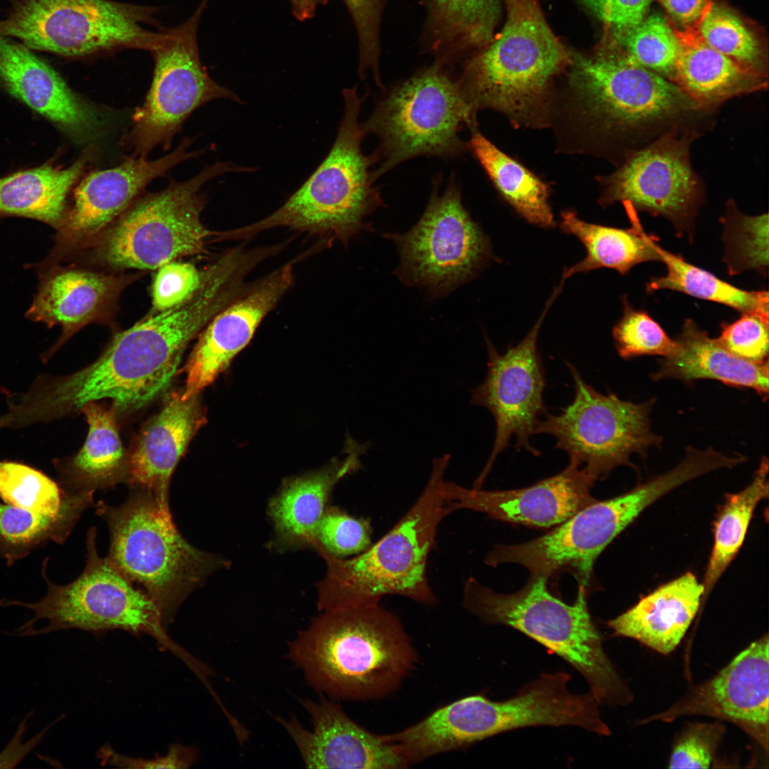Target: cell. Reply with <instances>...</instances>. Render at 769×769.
<instances>
[{
  "mask_svg": "<svg viewBox=\"0 0 769 769\" xmlns=\"http://www.w3.org/2000/svg\"><path fill=\"white\" fill-rule=\"evenodd\" d=\"M229 302L219 282L203 280L187 301L117 333L93 364L67 376L40 375L15 393V420L23 427L46 424L102 399L116 411L144 407L167 389L189 342Z\"/></svg>",
  "mask_w": 769,
  "mask_h": 769,
  "instance_id": "obj_1",
  "label": "cell"
},
{
  "mask_svg": "<svg viewBox=\"0 0 769 769\" xmlns=\"http://www.w3.org/2000/svg\"><path fill=\"white\" fill-rule=\"evenodd\" d=\"M321 612L288 644L286 654L320 695L381 699L414 669L417 650L392 612L377 605Z\"/></svg>",
  "mask_w": 769,
  "mask_h": 769,
  "instance_id": "obj_2",
  "label": "cell"
},
{
  "mask_svg": "<svg viewBox=\"0 0 769 769\" xmlns=\"http://www.w3.org/2000/svg\"><path fill=\"white\" fill-rule=\"evenodd\" d=\"M451 455L436 457L429 480L417 501L377 543L352 558L315 551L326 563L317 585L320 612L380 605L399 595L434 605L437 600L427 576L429 555L441 520L446 516L443 486Z\"/></svg>",
  "mask_w": 769,
  "mask_h": 769,
  "instance_id": "obj_3",
  "label": "cell"
},
{
  "mask_svg": "<svg viewBox=\"0 0 769 769\" xmlns=\"http://www.w3.org/2000/svg\"><path fill=\"white\" fill-rule=\"evenodd\" d=\"M342 93L344 114L323 161L278 209L258 221L221 232V240L246 239L286 227L347 246L362 231L373 230L365 219L384 202L374 184L375 156L365 155L361 148L365 132L358 117L363 98L356 87Z\"/></svg>",
  "mask_w": 769,
  "mask_h": 769,
  "instance_id": "obj_4",
  "label": "cell"
},
{
  "mask_svg": "<svg viewBox=\"0 0 769 769\" xmlns=\"http://www.w3.org/2000/svg\"><path fill=\"white\" fill-rule=\"evenodd\" d=\"M548 579L531 574L520 590L502 594L471 577L464 583L462 604L483 622L512 627L560 656L586 680L599 704L628 703L632 695L605 652L584 585L568 605L549 592Z\"/></svg>",
  "mask_w": 769,
  "mask_h": 769,
  "instance_id": "obj_5",
  "label": "cell"
},
{
  "mask_svg": "<svg viewBox=\"0 0 769 769\" xmlns=\"http://www.w3.org/2000/svg\"><path fill=\"white\" fill-rule=\"evenodd\" d=\"M95 507L110 532L107 558L156 603L166 627L191 592L209 575L230 565L221 556L187 542L170 510L150 491L133 488L122 504L99 501Z\"/></svg>",
  "mask_w": 769,
  "mask_h": 769,
  "instance_id": "obj_6",
  "label": "cell"
},
{
  "mask_svg": "<svg viewBox=\"0 0 769 769\" xmlns=\"http://www.w3.org/2000/svg\"><path fill=\"white\" fill-rule=\"evenodd\" d=\"M501 32L466 63L458 82L476 111L493 108L518 124L543 121L550 80L570 63L538 0H504Z\"/></svg>",
  "mask_w": 769,
  "mask_h": 769,
  "instance_id": "obj_7",
  "label": "cell"
},
{
  "mask_svg": "<svg viewBox=\"0 0 769 769\" xmlns=\"http://www.w3.org/2000/svg\"><path fill=\"white\" fill-rule=\"evenodd\" d=\"M96 538L97 528L91 527L85 540V566L75 580L64 585H55L44 573L47 592L38 602L4 600L1 602L4 606H19L33 612V617L14 632L16 635L25 637L42 620L46 624L34 630L31 636L69 629L95 634L121 629L136 635H150L161 649L170 650L189 667L194 666L197 659L167 635L156 603L120 572L107 557L99 555Z\"/></svg>",
  "mask_w": 769,
  "mask_h": 769,
  "instance_id": "obj_8",
  "label": "cell"
},
{
  "mask_svg": "<svg viewBox=\"0 0 769 769\" xmlns=\"http://www.w3.org/2000/svg\"><path fill=\"white\" fill-rule=\"evenodd\" d=\"M444 65L437 61L394 86L362 124L379 140L375 179L414 157L450 159L464 151L459 132L476 126V111Z\"/></svg>",
  "mask_w": 769,
  "mask_h": 769,
  "instance_id": "obj_9",
  "label": "cell"
},
{
  "mask_svg": "<svg viewBox=\"0 0 769 769\" xmlns=\"http://www.w3.org/2000/svg\"><path fill=\"white\" fill-rule=\"evenodd\" d=\"M256 170L218 161L187 180L170 182L165 189L135 200L104 234L96 250L98 258L115 269L154 270L204 253L216 232L201 219L205 203L202 187L228 173Z\"/></svg>",
  "mask_w": 769,
  "mask_h": 769,
  "instance_id": "obj_10",
  "label": "cell"
},
{
  "mask_svg": "<svg viewBox=\"0 0 769 769\" xmlns=\"http://www.w3.org/2000/svg\"><path fill=\"white\" fill-rule=\"evenodd\" d=\"M0 36L16 38L29 49L82 58L122 48L151 52L162 32L155 24L154 7L109 0H5Z\"/></svg>",
  "mask_w": 769,
  "mask_h": 769,
  "instance_id": "obj_11",
  "label": "cell"
},
{
  "mask_svg": "<svg viewBox=\"0 0 769 769\" xmlns=\"http://www.w3.org/2000/svg\"><path fill=\"white\" fill-rule=\"evenodd\" d=\"M569 66L580 110L604 134L639 133L701 110L674 83L605 38L592 56L570 51Z\"/></svg>",
  "mask_w": 769,
  "mask_h": 769,
  "instance_id": "obj_12",
  "label": "cell"
},
{
  "mask_svg": "<svg viewBox=\"0 0 769 769\" xmlns=\"http://www.w3.org/2000/svg\"><path fill=\"white\" fill-rule=\"evenodd\" d=\"M207 1L179 26L161 29L162 36L150 52L155 61L151 86L122 140L132 157L147 158L157 146L168 150L187 118L206 103L226 99L244 103L213 80L201 62L197 33Z\"/></svg>",
  "mask_w": 769,
  "mask_h": 769,
  "instance_id": "obj_13",
  "label": "cell"
},
{
  "mask_svg": "<svg viewBox=\"0 0 769 769\" xmlns=\"http://www.w3.org/2000/svg\"><path fill=\"white\" fill-rule=\"evenodd\" d=\"M575 385L572 402L558 415L540 419L535 434L556 439L555 448L565 451L595 481L620 466L634 467L630 456H646L659 447L662 438L654 433L650 414L654 399L642 403L622 400L616 394L596 391L567 362Z\"/></svg>",
  "mask_w": 769,
  "mask_h": 769,
  "instance_id": "obj_14",
  "label": "cell"
},
{
  "mask_svg": "<svg viewBox=\"0 0 769 769\" xmlns=\"http://www.w3.org/2000/svg\"><path fill=\"white\" fill-rule=\"evenodd\" d=\"M439 177L424 212L403 234L384 236L397 247L395 274L405 285L444 296L471 279L491 254L490 243L464 208L461 190L452 177L439 194Z\"/></svg>",
  "mask_w": 769,
  "mask_h": 769,
  "instance_id": "obj_15",
  "label": "cell"
},
{
  "mask_svg": "<svg viewBox=\"0 0 769 769\" xmlns=\"http://www.w3.org/2000/svg\"><path fill=\"white\" fill-rule=\"evenodd\" d=\"M667 491L665 481L656 477L620 496L595 500L540 537L520 544L495 546L486 555L485 563L493 567L518 564L531 574L548 577L571 567L584 585L602 550Z\"/></svg>",
  "mask_w": 769,
  "mask_h": 769,
  "instance_id": "obj_16",
  "label": "cell"
},
{
  "mask_svg": "<svg viewBox=\"0 0 769 769\" xmlns=\"http://www.w3.org/2000/svg\"><path fill=\"white\" fill-rule=\"evenodd\" d=\"M557 293L550 298L542 315L527 335L501 355L486 339L488 372L484 381L471 391V403L486 407L496 423V435L489 458L475 482L479 488L499 454L515 436L516 447H523L534 456L540 453L531 446L530 438L547 412L543 402L545 379L537 348L543 318Z\"/></svg>",
  "mask_w": 769,
  "mask_h": 769,
  "instance_id": "obj_17",
  "label": "cell"
},
{
  "mask_svg": "<svg viewBox=\"0 0 769 769\" xmlns=\"http://www.w3.org/2000/svg\"><path fill=\"white\" fill-rule=\"evenodd\" d=\"M689 141L666 133L633 152L615 172L605 178L603 205L627 202L671 221L676 232L690 233L700 202V185L689 154Z\"/></svg>",
  "mask_w": 769,
  "mask_h": 769,
  "instance_id": "obj_18",
  "label": "cell"
},
{
  "mask_svg": "<svg viewBox=\"0 0 769 769\" xmlns=\"http://www.w3.org/2000/svg\"><path fill=\"white\" fill-rule=\"evenodd\" d=\"M191 144V139L185 137L173 151L157 159L131 156L117 167L85 175L75 186L73 203L56 229L54 247L41 263H56L74 247L115 221L150 182L203 153L189 150Z\"/></svg>",
  "mask_w": 769,
  "mask_h": 769,
  "instance_id": "obj_19",
  "label": "cell"
},
{
  "mask_svg": "<svg viewBox=\"0 0 769 769\" xmlns=\"http://www.w3.org/2000/svg\"><path fill=\"white\" fill-rule=\"evenodd\" d=\"M704 715L732 723L767 753L769 723V638L752 642L711 679L691 689L666 711L647 718L671 722Z\"/></svg>",
  "mask_w": 769,
  "mask_h": 769,
  "instance_id": "obj_20",
  "label": "cell"
},
{
  "mask_svg": "<svg viewBox=\"0 0 769 769\" xmlns=\"http://www.w3.org/2000/svg\"><path fill=\"white\" fill-rule=\"evenodd\" d=\"M293 281V263L290 262L249 285L210 320L185 365L184 399L198 395L227 368Z\"/></svg>",
  "mask_w": 769,
  "mask_h": 769,
  "instance_id": "obj_21",
  "label": "cell"
},
{
  "mask_svg": "<svg viewBox=\"0 0 769 769\" xmlns=\"http://www.w3.org/2000/svg\"><path fill=\"white\" fill-rule=\"evenodd\" d=\"M595 481L579 464L571 461L559 474L518 489L467 488L445 480V514L469 509L496 520L548 528L595 501L590 494Z\"/></svg>",
  "mask_w": 769,
  "mask_h": 769,
  "instance_id": "obj_22",
  "label": "cell"
},
{
  "mask_svg": "<svg viewBox=\"0 0 769 769\" xmlns=\"http://www.w3.org/2000/svg\"><path fill=\"white\" fill-rule=\"evenodd\" d=\"M313 728L291 716H274L295 743L308 768L402 769L409 766L386 735H377L351 719L340 706L323 695L300 700Z\"/></svg>",
  "mask_w": 769,
  "mask_h": 769,
  "instance_id": "obj_23",
  "label": "cell"
},
{
  "mask_svg": "<svg viewBox=\"0 0 769 769\" xmlns=\"http://www.w3.org/2000/svg\"><path fill=\"white\" fill-rule=\"evenodd\" d=\"M0 83L78 144L93 145L106 131L108 119L100 108L75 93L32 50L1 36Z\"/></svg>",
  "mask_w": 769,
  "mask_h": 769,
  "instance_id": "obj_24",
  "label": "cell"
},
{
  "mask_svg": "<svg viewBox=\"0 0 769 769\" xmlns=\"http://www.w3.org/2000/svg\"><path fill=\"white\" fill-rule=\"evenodd\" d=\"M370 447L347 438L342 459L326 466L284 480L268 505L274 535L269 547L278 552L315 550L316 532L337 483L362 468L361 455Z\"/></svg>",
  "mask_w": 769,
  "mask_h": 769,
  "instance_id": "obj_25",
  "label": "cell"
},
{
  "mask_svg": "<svg viewBox=\"0 0 769 769\" xmlns=\"http://www.w3.org/2000/svg\"><path fill=\"white\" fill-rule=\"evenodd\" d=\"M206 416L198 395L184 399L174 392L162 410L140 432L128 457L129 484L150 491L165 509L169 508L172 474Z\"/></svg>",
  "mask_w": 769,
  "mask_h": 769,
  "instance_id": "obj_26",
  "label": "cell"
},
{
  "mask_svg": "<svg viewBox=\"0 0 769 769\" xmlns=\"http://www.w3.org/2000/svg\"><path fill=\"white\" fill-rule=\"evenodd\" d=\"M34 269L39 283L26 316L49 328L59 325L63 333L41 355L46 363L75 332L108 306L120 285L114 276L57 263Z\"/></svg>",
  "mask_w": 769,
  "mask_h": 769,
  "instance_id": "obj_27",
  "label": "cell"
},
{
  "mask_svg": "<svg viewBox=\"0 0 769 769\" xmlns=\"http://www.w3.org/2000/svg\"><path fill=\"white\" fill-rule=\"evenodd\" d=\"M703 594V583L689 572L643 597L607 625L617 636L636 639L668 654L686 634Z\"/></svg>",
  "mask_w": 769,
  "mask_h": 769,
  "instance_id": "obj_28",
  "label": "cell"
},
{
  "mask_svg": "<svg viewBox=\"0 0 769 769\" xmlns=\"http://www.w3.org/2000/svg\"><path fill=\"white\" fill-rule=\"evenodd\" d=\"M674 30L680 50L671 82L701 109L767 88L768 77L711 47L694 27Z\"/></svg>",
  "mask_w": 769,
  "mask_h": 769,
  "instance_id": "obj_29",
  "label": "cell"
},
{
  "mask_svg": "<svg viewBox=\"0 0 769 769\" xmlns=\"http://www.w3.org/2000/svg\"><path fill=\"white\" fill-rule=\"evenodd\" d=\"M676 341L677 350L661 360L657 371L651 375L653 380L711 379L753 389L763 400L768 399V360L753 362L738 357L691 319L685 320Z\"/></svg>",
  "mask_w": 769,
  "mask_h": 769,
  "instance_id": "obj_30",
  "label": "cell"
},
{
  "mask_svg": "<svg viewBox=\"0 0 769 769\" xmlns=\"http://www.w3.org/2000/svg\"><path fill=\"white\" fill-rule=\"evenodd\" d=\"M88 424L86 440L80 451L66 460L54 461L63 490L70 493H94L129 484L128 458L119 436L116 409L90 402L80 410Z\"/></svg>",
  "mask_w": 769,
  "mask_h": 769,
  "instance_id": "obj_31",
  "label": "cell"
},
{
  "mask_svg": "<svg viewBox=\"0 0 769 769\" xmlns=\"http://www.w3.org/2000/svg\"><path fill=\"white\" fill-rule=\"evenodd\" d=\"M98 154L92 145L66 168L43 165L0 179V217L29 218L56 229L68 208V194Z\"/></svg>",
  "mask_w": 769,
  "mask_h": 769,
  "instance_id": "obj_32",
  "label": "cell"
},
{
  "mask_svg": "<svg viewBox=\"0 0 769 769\" xmlns=\"http://www.w3.org/2000/svg\"><path fill=\"white\" fill-rule=\"evenodd\" d=\"M624 206L632 224L627 229L586 222L572 211L561 213V230L576 236L587 252L581 261L565 270L563 280L600 268H612L625 274L639 263L660 261L645 236L637 211L629 204Z\"/></svg>",
  "mask_w": 769,
  "mask_h": 769,
  "instance_id": "obj_33",
  "label": "cell"
},
{
  "mask_svg": "<svg viewBox=\"0 0 769 769\" xmlns=\"http://www.w3.org/2000/svg\"><path fill=\"white\" fill-rule=\"evenodd\" d=\"M427 44L444 63L493 38L501 0H428Z\"/></svg>",
  "mask_w": 769,
  "mask_h": 769,
  "instance_id": "obj_34",
  "label": "cell"
},
{
  "mask_svg": "<svg viewBox=\"0 0 769 769\" xmlns=\"http://www.w3.org/2000/svg\"><path fill=\"white\" fill-rule=\"evenodd\" d=\"M466 144L496 189L528 222L543 228L555 225L548 203V185L497 148L476 129Z\"/></svg>",
  "mask_w": 769,
  "mask_h": 769,
  "instance_id": "obj_35",
  "label": "cell"
},
{
  "mask_svg": "<svg viewBox=\"0 0 769 769\" xmlns=\"http://www.w3.org/2000/svg\"><path fill=\"white\" fill-rule=\"evenodd\" d=\"M649 243L666 268V273L647 285L648 292L667 289L729 306L741 313L755 314L769 320L767 291H746L728 283L711 273L686 261L681 256L659 246L654 237L644 232Z\"/></svg>",
  "mask_w": 769,
  "mask_h": 769,
  "instance_id": "obj_36",
  "label": "cell"
},
{
  "mask_svg": "<svg viewBox=\"0 0 769 769\" xmlns=\"http://www.w3.org/2000/svg\"><path fill=\"white\" fill-rule=\"evenodd\" d=\"M0 498L7 504L53 518L78 520L93 503V493H69L26 464L0 460Z\"/></svg>",
  "mask_w": 769,
  "mask_h": 769,
  "instance_id": "obj_37",
  "label": "cell"
},
{
  "mask_svg": "<svg viewBox=\"0 0 769 769\" xmlns=\"http://www.w3.org/2000/svg\"><path fill=\"white\" fill-rule=\"evenodd\" d=\"M768 461L763 457L751 483L729 494L720 508L713 525V545L704 576L703 600L736 557L745 540L757 505L768 496Z\"/></svg>",
  "mask_w": 769,
  "mask_h": 769,
  "instance_id": "obj_38",
  "label": "cell"
},
{
  "mask_svg": "<svg viewBox=\"0 0 769 769\" xmlns=\"http://www.w3.org/2000/svg\"><path fill=\"white\" fill-rule=\"evenodd\" d=\"M78 520L53 518L0 503V558L8 565L52 540L63 543Z\"/></svg>",
  "mask_w": 769,
  "mask_h": 769,
  "instance_id": "obj_39",
  "label": "cell"
},
{
  "mask_svg": "<svg viewBox=\"0 0 769 769\" xmlns=\"http://www.w3.org/2000/svg\"><path fill=\"white\" fill-rule=\"evenodd\" d=\"M603 34L637 63L671 81L680 46L674 27L661 15L652 14L627 30L604 29Z\"/></svg>",
  "mask_w": 769,
  "mask_h": 769,
  "instance_id": "obj_40",
  "label": "cell"
},
{
  "mask_svg": "<svg viewBox=\"0 0 769 769\" xmlns=\"http://www.w3.org/2000/svg\"><path fill=\"white\" fill-rule=\"evenodd\" d=\"M694 28L711 47L745 68L768 77L759 40L728 8L712 1Z\"/></svg>",
  "mask_w": 769,
  "mask_h": 769,
  "instance_id": "obj_41",
  "label": "cell"
},
{
  "mask_svg": "<svg viewBox=\"0 0 769 769\" xmlns=\"http://www.w3.org/2000/svg\"><path fill=\"white\" fill-rule=\"evenodd\" d=\"M723 261L731 275L753 269L765 273L768 266V215L746 216L730 202L722 218Z\"/></svg>",
  "mask_w": 769,
  "mask_h": 769,
  "instance_id": "obj_42",
  "label": "cell"
},
{
  "mask_svg": "<svg viewBox=\"0 0 769 769\" xmlns=\"http://www.w3.org/2000/svg\"><path fill=\"white\" fill-rule=\"evenodd\" d=\"M621 319L612 335L619 355L629 360L642 355L666 357L676 352L678 344L646 312L634 309L624 297Z\"/></svg>",
  "mask_w": 769,
  "mask_h": 769,
  "instance_id": "obj_43",
  "label": "cell"
},
{
  "mask_svg": "<svg viewBox=\"0 0 769 769\" xmlns=\"http://www.w3.org/2000/svg\"><path fill=\"white\" fill-rule=\"evenodd\" d=\"M372 545L370 520L351 516L336 506H329L316 532L315 550L321 548L330 555L345 558L358 555Z\"/></svg>",
  "mask_w": 769,
  "mask_h": 769,
  "instance_id": "obj_44",
  "label": "cell"
},
{
  "mask_svg": "<svg viewBox=\"0 0 769 769\" xmlns=\"http://www.w3.org/2000/svg\"><path fill=\"white\" fill-rule=\"evenodd\" d=\"M769 320L744 313L731 323H723L716 341L733 355L753 362L768 360Z\"/></svg>",
  "mask_w": 769,
  "mask_h": 769,
  "instance_id": "obj_45",
  "label": "cell"
},
{
  "mask_svg": "<svg viewBox=\"0 0 769 769\" xmlns=\"http://www.w3.org/2000/svg\"><path fill=\"white\" fill-rule=\"evenodd\" d=\"M355 25L359 39V73L369 71L380 88L379 29L384 0H343Z\"/></svg>",
  "mask_w": 769,
  "mask_h": 769,
  "instance_id": "obj_46",
  "label": "cell"
},
{
  "mask_svg": "<svg viewBox=\"0 0 769 769\" xmlns=\"http://www.w3.org/2000/svg\"><path fill=\"white\" fill-rule=\"evenodd\" d=\"M719 723L690 724L672 748L669 768H708L724 733Z\"/></svg>",
  "mask_w": 769,
  "mask_h": 769,
  "instance_id": "obj_47",
  "label": "cell"
},
{
  "mask_svg": "<svg viewBox=\"0 0 769 769\" xmlns=\"http://www.w3.org/2000/svg\"><path fill=\"white\" fill-rule=\"evenodd\" d=\"M152 285V305L160 312L189 300L199 288L203 271L190 263L174 261L157 268Z\"/></svg>",
  "mask_w": 769,
  "mask_h": 769,
  "instance_id": "obj_48",
  "label": "cell"
},
{
  "mask_svg": "<svg viewBox=\"0 0 769 769\" xmlns=\"http://www.w3.org/2000/svg\"><path fill=\"white\" fill-rule=\"evenodd\" d=\"M652 0H576L590 15L600 21L604 29L624 31L638 25L644 19Z\"/></svg>",
  "mask_w": 769,
  "mask_h": 769,
  "instance_id": "obj_49",
  "label": "cell"
},
{
  "mask_svg": "<svg viewBox=\"0 0 769 769\" xmlns=\"http://www.w3.org/2000/svg\"><path fill=\"white\" fill-rule=\"evenodd\" d=\"M97 755L102 764L119 768L185 769L195 763L198 752L192 746L174 744L171 746L165 755L153 759H142L120 754L110 746H104L98 750Z\"/></svg>",
  "mask_w": 769,
  "mask_h": 769,
  "instance_id": "obj_50",
  "label": "cell"
},
{
  "mask_svg": "<svg viewBox=\"0 0 769 769\" xmlns=\"http://www.w3.org/2000/svg\"><path fill=\"white\" fill-rule=\"evenodd\" d=\"M669 15L684 27H695L712 0H659Z\"/></svg>",
  "mask_w": 769,
  "mask_h": 769,
  "instance_id": "obj_51",
  "label": "cell"
},
{
  "mask_svg": "<svg viewBox=\"0 0 769 769\" xmlns=\"http://www.w3.org/2000/svg\"><path fill=\"white\" fill-rule=\"evenodd\" d=\"M294 16L305 21L313 18L318 6L325 4L328 0H288Z\"/></svg>",
  "mask_w": 769,
  "mask_h": 769,
  "instance_id": "obj_52",
  "label": "cell"
}]
</instances>
